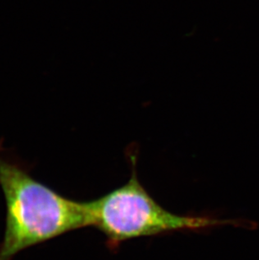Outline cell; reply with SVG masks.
<instances>
[{
  "mask_svg": "<svg viewBox=\"0 0 259 260\" xmlns=\"http://www.w3.org/2000/svg\"><path fill=\"white\" fill-rule=\"evenodd\" d=\"M0 187L6 218L0 260L69 232L90 226L88 202L63 197L29 174V168L0 151Z\"/></svg>",
  "mask_w": 259,
  "mask_h": 260,
  "instance_id": "obj_1",
  "label": "cell"
},
{
  "mask_svg": "<svg viewBox=\"0 0 259 260\" xmlns=\"http://www.w3.org/2000/svg\"><path fill=\"white\" fill-rule=\"evenodd\" d=\"M122 186L88 202L90 226L103 233L110 248L134 238L175 232L201 231L234 221L210 216H180L167 211L142 186L135 170Z\"/></svg>",
  "mask_w": 259,
  "mask_h": 260,
  "instance_id": "obj_2",
  "label": "cell"
}]
</instances>
